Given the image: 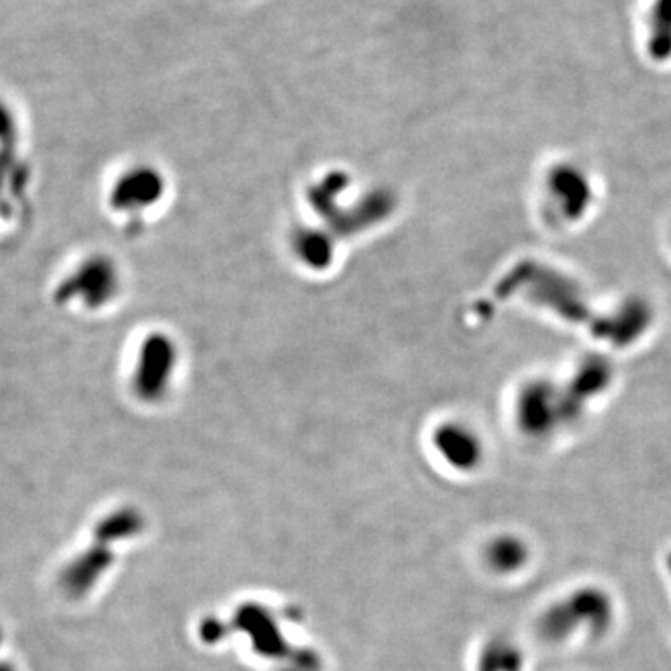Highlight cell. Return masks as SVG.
<instances>
[{
    "label": "cell",
    "instance_id": "obj_1",
    "mask_svg": "<svg viewBox=\"0 0 671 671\" xmlns=\"http://www.w3.org/2000/svg\"><path fill=\"white\" fill-rule=\"evenodd\" d=\"M178 345L166 334L146 336L131 370V388L142 399H157L172 386L179 364Z\"/></svg>",
    "mask_w": 671,
    "mask_h": 671
},
{
    "label": "cell",
    "instance_id": "obj_2",
    "mask_svg": "<svg viewBox=\"0 0 671 671\" xmlns=\"http://www.w3.org/2000/svg\"><path fill=\"white\" fill-rule=\"evenodd\" d=\"M165 196V179L151 166H133L114 181L110 206L124 215H138L157 206Z\"/></svg>",
    "mask_w": 671,
    "mask_h": 671
},
{
    "label": "cell",
    "instance_id": "obj_3",
    "mask_svg": "<svg viewBox=\"0 0 671 671\" xmlns=\"http://www.w3.org/2000/svg\"><path fill=\"white\" fill-rule=\"evenodd\" d=\"M120 288L118 269L107 258H92L81 263L64 284L73 289L75 299L88 308H99L112 301Z\"/></svg>",
    "mask_w": 671,
    "mask_h": 671
},
{
    "label": "cell",
    "instance_id": "obj_4",
    "mask_svg": "<svg viewBox=\"0 0 671 671\" xmlns=\"http://www.w3.org/2000/svg\"><path fill=\"white\" fill-rule=\"evenodd\" d=\"M437 433H439L437 435V446H439L440 452L446 455V459L468 463L470 457L476 453V450H474L476 439H474L472 431H468L466 427L446 424L444 427H440Z\"/></svg>",
    "mask_w": 671,
    "mask_h": 671
},
{
    "label": "cell",
    "instance_id": "obj_5",
    "mask_svg": "<svg viewBox=\"0 0 671 671\" xmlns=\"http://www.w3.org/2000/svg\"><path fill=\"white\" fill-rule=\"evenodd\" d=\"M293 252L310 267H325L332 258V247L327 243V237L317 230L299 232L293 239Z\"/></svg>",
    "mask_w": 671,
    "mask_h": 671
},
{
    "label": "cell",
    "instance_id": "obj_6",
    "mask_svg": "<svg viewBox=\"0 0 671 671\" xmlns=\"http://www.w3.org/2000/svg\"><path fill=\"white\" fill-rule=\"evenodd\" d=\"M649 47L657 58L671 55V0H658L653 6Z\"/></svg>",
    "mask_w": 671,
    "mask_h": 671
}]
</instances>
